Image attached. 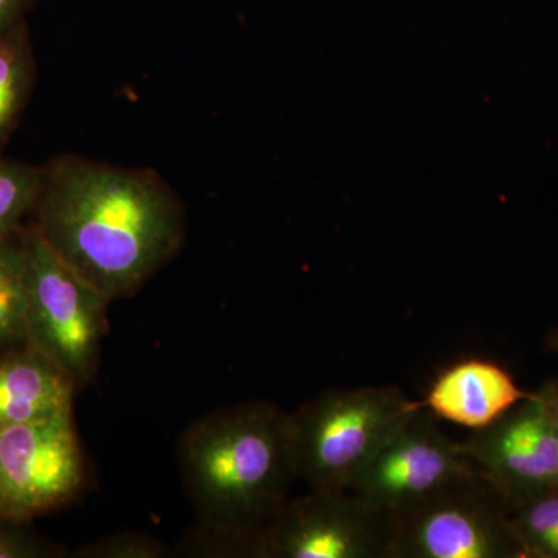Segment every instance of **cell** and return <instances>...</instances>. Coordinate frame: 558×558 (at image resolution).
Returning a JSON list of instances; mask_svg holds the SVG:
<instances>
[{"instance_id":"obj_9","label":"cell","mask_w":558,"mask_h":558,"mask_svg":"<svg viewBox=\"0 0 558 558\" xmlns=\"http://www.w3.org/2000/svg\"><path fill=\"white\" fill-rule=\"evenodd\" d=\"M461 447L510 509L558 488L557 436L534 392Z\"/></svg>"},{"instance_id":"obj_11","label":"cell","mask_w":558,"mask_h":558,"mask_svg":"<svg viewBox=\"0 0 558 558\" xmlns=\"http://www.w3.org/2000/svg\"><path fill=\"white\" fill-rule=\"evenodd\" d=\"M76 385L27 343L0 352V429L73 411Z\"/></svg>"},{"instance_id":"obj_13","label":"cell","mask_w":558,"mask_h":558,"mask_svg":"<svg viewBox=\"0 0 558 558\" xmlns=\"http://www.w3.org/2000/svg\"><path fill=\"white\" fill-rule=\"evenodd\" d=\"M28 250L25 229L0 236V352L25 344Z\"/></svg>"},{"instance_id":"obj_10","label":"cell","mask_w":558,"mask_h":558,"mask_svg":"<svg viewBox=\"0 0 558 558\" xmlns=\"http://www.w3.org/2000/svg\"><path fill=\"white\" fill-rule=\"evenodd\" d=\"M529 395L497 363L473 357L447 366L433 380L421 405L438 418L476 432L508 413Z\"/></svg>"},{"instance_id":"obj_1","label":"cell","mask_w":558,"mask_h":558,"mask_svg":"<svg viewBox=\"0 0 558 558\" xmlns=\"http://www.w3.org/2000/svg\"><path fill=\"white\" fill-rule=\"evenodd\" d=\"M27 226L112 301L135 295L186 240L185 205L159 172L75 154L43 165Z\"/></svg>"},{"instance_id":"obj_7","label":"cell","mask_w":558,"mask_h":558,"mask_svg":"<svg viewBox=\"0 0 558 558\" xmlns=\"http://www.w3.org/2000/svg\"><path fill=\"white\" fill-rule=\"evenodd\" d=\"M391 521L352 490L290 499L259 532L258 558H388Z\"/></svg>"},{"instance_id":"obj_18","label":"cell","mask_w":558,"mask_h":558,"mask_svg":"<svg viewBox=\"0 0 558 558\" xmlns=\"http://www.w3.org/2000/svg\"><path fill=\"white\" fill-rule=\"evenodd\" d=\"M38 2L39 0H0V35L27 20V14Z\"/></svg>"},{"instance_id":"obj_14","label":"cell","mask_w":558,"mask_h":558,"mask_svg":"<svg viewBox=\"0 0 558 558\" xmlns=\"http://www.w3.org/2000/svg\"><path fill=\"white\" fill-rule=\"evenodd\" d=\"M509 527L520 557L558 558V488L513 506Z\"/></svg>"},{"instance_id":"obj_3","label":"cell","mask_w":558,"mask_h":558,"mask_svg":"<svg viewBox=\"0 0 558 558\" xmlns=\"http://www.w3.org/2000/svg\"><path fill=\"white\" fill-rule=\"evenodd\" d=\"M418 410L421 400L395 385L319 392L290 413L299 481L314 490H349Z\"/></svg>"},{"instance_id":"obj_17","label":"cell","mask_w":558,"mask_h":558,"mask_svg":"<svg viewBox=\"0 0 558 558\" xmlns=\"http://www.w3.org/2000/svg\"><path fill=\"white\" fill-rule=\"evenodd\" d=\"M25 523L0 520V558H60L65 549L40 537Z\"/></svg>"},{"instance_id":"obj_2","label":"cell","mask_w":558,"mask_h":558,"mask_svg":"<svg viewBox=\"0 0 558 558\" xmlns=\"http://www.w3.org/2000/svg\"><path fill=\"white\" fill-rule=\"evenodd\" d=\"M178 461L199 526L252 543L289 501L299 481L290 413L269 400L236 403L194 418Z\"/></svg>"},{"instance_id":"obj_8","label":"cell","mask_w":558,"mask_h":558,"mask_svg":"<svg viewBox=\"0 0 558 558\" xmlns=\"http://www.w3.org/2000/svg\"><path fill=\"white\" fill-rule=\"evenodd\" d=\"M478 472L461 442L450 439L439 428V418L422 409L366 465L349 490L391 515Z\"/></svg>"},{"instance_id":"obj_15","label":"cell","mask_w":558,"mask_h":558,"mask_svg":"<svg viewBox=\"0 0 558 558\" xmlns=\"http://www.w3.org/2000/svg\"><path fill=\"white\" fill-rule=\"evenodd\" d=\"M43 183V165L0 156V236L27 227Z\"/></svg>"},{"instance_id":"obj_19","label":"cell","mask_w":558,"mask_h":558,"mask_svg":"<svg viewBox=\"0 0 558 558\" xmlns=\"http://www.w3.org/2000/svg\"><path fill=\"white\" fill-rule=\"evenodd\" d=\"M534 396L542 403L543 410H545L558 440V381H546L542 388L534 391Z\"/></svg>"},{"instance_id":"obj_6","label":"cell","mask_w":558,"mask_h":558,"mask_svg":"<svg viewBox=\"0 0 558 558\" xmlns=\"http://www.w3.org/2000/svg\"><path fill=\"white\" fill-rule=\"evenodd\" d=\"M86 483L73 411L0 429V520L32 523L70 505Z\"/></svg>"},{"instance_id":"obj_16","label":"cell","mask_w":558,"mask_h":558,"mask_svg":"<svg viewBox=\"0 0 558 558\" xmlns=\"http://www.w3.org/2000/svg\"><path fill=\"white\" fill-rule=\"evenodd\" d=\"M73 558H168L172 549L145 532L124 531L95 539L70 554Z\"/></svg>"},{"instance_id":"obj_5","label":"cell","mask_w":558,"mask_h":558,"mask_svg":"<svg viewBox=\"0 0 558 558\" xmlns=\"http://www.w3.org/2000/svg\"><path fill=\"white\" fill-rule=\"evenodd\" d=\"M510 506L483 473L391 513L388 558L520 557Z\"/></svg>"},{"instance_id":"obj_20","label":"cell","mask_w":558,"mask_h":558,"mask_svg":"<svg viewBox=\"0 0 558 558\" xmlns=\"http://www.w3.org/2000/svg\"><path fill=\"white\" fill-rule=\"evenodd\" d=\"M546 347L550 352L558 355V328L550 330L548 337H546Z\"/></svg>"},{"instance_id":"obj_12","label":"cell","mask_w":558,"mask_h":558,"mask_svg":"<svg viewBox=\"0 0 558 558\" xmlns=\"http://www.w3.org/2000/svg\"><path fill=\"white\" fill-rule=\"evenodd\" d=\"M38 80L28 21L0 35V156H3Z\"/></svg>"},{"instance_id":"obj_4","label":"cell","mask_w":558,"mask_h":558,"mask_svg":"<svg viewBox=\"0 0 558 558\" xmlns=\"http://www.w3.org/2000/svg\"><path fill=\"white\" fill-rule=\"evenodd\" d=\"M25 240V343L57 365L80 391L97 379L112 300L54 255L28 226Z\"/></svg>"}]
</instances>
